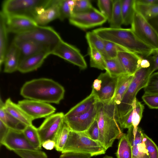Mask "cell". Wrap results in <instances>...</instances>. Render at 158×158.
<instances>
[{
    "label": "cell",
    "instance_id": "cell-47",
    "mask_svg": "<svg viewBox=\"0 0 158 158\" xmlns=\"http://www.w3.org/2000/svg\"><path fill=\"white\" fill-rule=\"evenodd\" d=\"M84 132L91 139L95 141H98L99 132L98 123L96 119L89 128Z\"/></svg>",
    "mask_w": 158,
    "mask_h": 158
},
{
    "label": "cell",
    "instance_id": "cell-4",
    "mask_svg": "<svg viewBox=\"0 0 158 158\" xmlns=\"http://www.w3.org/2000/svg\"><path fill=\"white\" fill-rule=\"evenodd\" d=\"M151 74L150 67L140 68L134 74L132 80L120 104L115 106L117 121L125 115L132 108V104L138 91L146 85Z\"/></svg>",
    "mask_w": 158,
    "mask_h": 158
},
{
    "label": "cell",
    "instance_id": "cell-54",
    "mask_svg": "<svg viewBox=\"0 0 158 158\" xmlns=\"http://www.w3.org/2000/svg\"><path fill=\"white\" fill-rule=\"evenodd\" d=\"M151 65V63L148 57H143L140 64V68H147L149 67Z\"/></svg>",
    "mask_w": 158,
    "mask_h": 158
},
{
    "label": "cell",
    "instance_id": "cell-39",
    "mask_svg": "<svg viewBox=\"0 0 158 158\" xmlns=\"http://www.w3.org/2000/svg\"><path fill=\"white\" fill-rule=\"evenodd\" d=\"M114 0H98L97 5L100 12L106 18L109 23L113 9Z\"/></svg>",
    "mask_w": 158,
    "mask_h": 158
},
{
    "label": "cell",
    "instance_id": "cell-42",
    "mask_svg": "<svg viewBox=\"0 0 158 158\" xmlns=\"http://www.w3.org/2000/svg\"><path fill=\"white\" fill-rule=\"evenodd\" d=\"M103 41L105 51L108 58H116L119 51L126 50L113 43L104 40Z\"/></svg>",
    "mask_w": 158,
    "mask_h": 158
},
{
    "label": "cell",
    "instance_id": "cell-46",
    "mask_svg": "<svg viewBox=\"0 0 158 158\" xmlns=\"http://www.w3.org/2000/svg\"><path fill=\"white\" fill-rule=\"evenodd\" d=\"M133 108L125 115L119 119L117 121L120 127L123 129H129L133 126L132 115Z\"/></svg>",
    "mask_w": 158,
    "mask_h": 158
},
{
    "label": "cell",
    "instance_id": "cell-8",
    "mask_svg": "<svg viewBox=\"0 0 158 158\" xmlns=\"http://www.w3.org/2000/svg\"><path fill=\"white\" fill-rule=\"evenodd\" d=\"M131 29L143 43L155 50H158V34L147 20L135 11Z\"/></svg>",
    "mask_w": 158,
    "mask_h": 158
},
{
    "label": "cell",
    "instance_id": "cell-53",
    "mask_svg": "<svg viewBox=\"0 0 158 158\" xmlns=\"http://www.w3.org/2000/svg\"><path fill=\"white\" fill-rule=\"evenodd\" d=\"M56 145L54 141L48 140L44 142L42 144V146L47 150H51L55 147Z\"/></svg>",
    "mask_w": 158,
    "mask_h": 158
},
{
    "label": "cell",
    "instance_id": "cell-19",
    "mask_svg": "<svg viewBox=\"0 0 158 158\" xmlns=\"http://www.w3.org/2000/svg\"><path fill=\"white\" fill-rule=\"evenodd\" d=\"M51 50H45L21 59L18 71L26 73L36 70L41 66L45 59L51 54Z\"/></svg>",
    "mask_w": 158,
    "mask_h": 158
},
{
    "label": "cell",
    "instance_id": "cell-12",
    "mask_svg": "<svg viewBox=\"0 0 158 158\" xmlns=\"http://www.w3.org/2000/svg\"><path fill=\"white\" fill-rule=\"evenodd\" d=\"M17 104L33 121L46 118L56 110L55 108L49 103L35 100L24 99L19 101Z\"/></svg>",
    "mask_w": 158,
    "mask_h": 158
},
{
    "label": "cell",
    "instance_id": "cell-17",
    "mask_svg": "<svg viewBox=\"0 0 158 158\" xmlns=\"http://www.w3.org/2000/svg\"><path fill=\"white\" fill-rule=\"evenodd\" d=\"M118 77L111 76L106 71L100 74L98 78L102 81L101 89L97 93L94 91L98 102L109 103L111 102L115 94Z\"/></svg>",
    "mask_w": 158,
    "mask_h": 158
},
{
    "label": "cell",
    "instance_id": "cell-25",
    "mask_svg": "<svg viewBox=\"0 0 158 158\" xmlns=\"http://www.w3.org/2000/svg\"><path fill=\"white\" fill-rule=\"evenodd\" d=\"M0 120L9 129L23 131L27 125L15 118L10 114L4 108V103L2 100L0 102Z\"/></svg>",
    "mask_w": 158,
    "mask_h": 158
},
{
    "label": "cell",
    "instance_id": "cell-6",
    "mask_svg": "<svg viewBox=\"0 0 158 158\" xmlns=\"http://www.w3.org/2000/svg\"><path fill=\"white\" fill-rule=\"evenodd\" d=\"M62 40L59 34L52 27L38 25L16 35L13 40L31 41L49 47L52 49Z\"/></svg>",
    "mask_w": 158,
    "mask_h": 158
},
{
    "label": "cell",
    "instance_id": "cell-16",
    "mask_svg": "<svg viewBox=\"0 0 158 158\" xmlns=\"http://www.w3.org/2000/svg\"><path fill=\"white\" fill-rule=\"evenodd\" d=\"M2 145L13 151L18 150H36L28 141L23 131L10 129L0 144V146Z\"/></svg>",
    "mask_w": 158,
    "mask_h": 158
},
{
    "label": "cell",
    "instance_id": "cell-18",
    "mask_svg": "<svg viewBox=\"0 0 158 158\" xmlns=\"http://www.w3.org/2000/svg\"><path fill=\"white\" fill-rule=\"evenodd\" d=\"M59 0H52L48 6L39 9L33 17L38 25L44 26L60 17Z\"/></svg>",
    "mask_w": 158,
    "mask_h": 158
},
{
    "label": "cell",
    "instance_id": "cell-31",
    "mask_svg": "<svg viewBox=\"0 0 158 158\" xmlns=\"http://www.w3.org/2000/svg\"><path fill=\"white\" fill-rule=\"evenodd\" d=\"M106 71L111 76L117 77L127 73L117 57L106 59Z\"/></svg>",
    "mask_w": 158,
    "mask_h": 158
},
{
    "label": "cell",
    "instance_id": "cell-35",
    "mask_svg": "<svg viewBox=\"0 0 158 158\" xmlns=\"http://www.w3.org/2000/svg\"><path fill=\"white\" fill-rule=\"evenodd\" d=\"M70 129L64 122L58 132L55 140V148L59 152H61L66 144Z\"/></svg>",
    "mask_w": 158,
    "mask_h": 158
},
{
    "label": "cell",
    "instance_id": "cell-26",
    "mask_svg": "<svg viewBox=\"0 0 158 158\" xmlns=\"http://www.w3.org/2000/svg\"><path fill=\"white\" fill-rule=\"evenodd\" d=\"M134 75L126 73L118 77L115 94L111 101L114 102L116 106L120 104L132 80Z\"/></svg>",
    "mask_w": 158,
    "mask_h": 158
},
{
    "label": "cell",
    "instance_id": "cell-56",
    "mask_svg": "<svg viewBox=\"0 0 158 158\" xmlns=\"http://www.w3.org/2000/svg\"><path fill=\"white\" fill-rule=\"evenodd\" d=\"M102 158H114L111 156L106 155V156H104Z\"/></svg>",
    "mask_w": 158,
    "mask_h": 158
},
{
    "label": "cell",
    "instance_id": "cell-33",
    "mask_svg": "<svg viewBox=\"0 0 158 158\" xmlns=\"http://www.w3.org/2000/svg\"><path fill=\"white\" fill-rule=\"evenodd\" d=\"M109 23L110 27L121 28V26L123 24V20L121 8V0H114L113 9Z\"/></svg>",
    "mask_w": 158,
    "mask_h": 158
},
{
    "label": "cell",
    "instance_id": "cell-2",
    "mask_svg": "<svg viewBox=\"0 0 158 158\" xmlns=\"http://www.w3.org/2000/svg\"><path fill=\"white\" fill-rule=\"evenodd\" d=\"M64 87L52 79L41 78L26 82L22 87L21 95L27 99L58 104L64 97Z\"/></svg>",
    "mask_w": 158,
    "mask_h": 158
},
{
    "label": "cell",
    "instance_id": "cell-21",
    "mask_svg": "<svg viewBox=\"0 0 158 158\" xmlns=\"http://www.w3.org/2000/svg\"><path fill=\"white\" fill-rule=\"evenodd\" d=\"M21 59V54L19 50L12 42L8 48L4 57V72L11 73L18 70Z\"/></svg>",
    "mask_w": 158,
    "mask_h": 158
},
{
    "label": "cell",
    "instance_id": "cell-7",
    "mask_svg": "<svg viewBox=\"0 0 158 158\" xmlns=\"http://www.w3.org/2000/svg\"><path fill=\"white\" fill-rule=\"evenodd\" d=\"M52 0H6L1 11L5 16L20 15L33 18L40 9L50 5Z\"/></svg>",
    "mask_w": 158,
    "mask_h": 158
},
{
    "label": "cell",
    "instance_id": "cell-28",
    "mask_svg": "<svg viewBox=\"0 0 158 158\" xmlns=\"http://www.w3.org/2000/svg\"><path fill=\"white\" fill-rule=\"evenodd\" d=\"M135 0H121V8L123 24H131L135 10Z\"/></svg>",
    "mask_w": 158,
    "mask_h": 158
},
{
    "label": "cell",
    "instance_id": "cell-55",
    "mask_svg": "<svg viewBox=\"0 0 158 158\" xmlns=\"http://www.w3.org/2000/svg\"><path fill=\"white\" fill-rule=\"evenodd\" d=\"M136 3L144 5L154 4L156 0H135Z\"/></svg>",
    "mask_w": 158,
    "mask_h": 158
},
{
    "label": "cell",
    "instance_id": "cell-45",
    "mask_svg": "<svg viewBox=\"0 0 158 158\" xmlns=\"http://www.w3.org/2000/svg\"><path fill=\"white\" fill-rule=\"evenodd\" d=\"M142 98L149 108L152 109H158V94L144 93Z\"/></svg>",
    "mask_w": 158,
    "mask_h": 158
},
{
    "label": "cell",
    "instance_id": "cell-40",
    "mask_svg": "<svg viewBox=\"0 0 158 158\" xmlns=\"http://www.w3.org/2000/svg\"><path fill=\"white\" fill-rule=\"evenodd\" d=\"M143 89L145 94H158V71L150 75Z\"/></svg>",
    "mask_w": 158,
    "mask_h": 158
},
{
    "label": "cell",
    "instance_id": "cell-27",
    "mask_svg": "<svg viewBox=\"0 0 158 158\" xmlns=\"http://www.w3.org/2000/svg\"><path fill=\"white\" fill-rule=\"evenodd\" d=\"M8 33L6 27V17L1 11L0 14V65L3 63L7 48Z\"/></svg>",
    "mask_w": 158,
    "mask_h": 158
},
{
    "label": "cell",
    "instance_id": "cell-10",
    "mask_svg": "<svg viewBox=\"0 0 158 158\" xmlns=\"http://www.w3.org/2000/svg\"><path fill=\"white\" fill-rule=\"evenodd\" d=\"M51 53L78 66L81 69H85L87 67L86 61L80 51L63 40L52 49Z\"/></svg>",
    "mask_w": 158,
    "mask_h": 158
},
{
    "label": "cell",
    "instance_id": "cell-30",
    "mask_svg": "<svg viewBox=\"0 0 158 158\" xmlns=\"http://www.w3.org/2000/svg\"><path fill=\"white\" fill-rule=\"evenodd\" d=\"M116 154L117 158H132L131 146L127 134L123 133L120 138Z\"/></svg>",
    "mask_w": 158,
    "mask_h": 158
},
{
    "label": "cell",
    "instance_id": "cell-44",
    "mask_svg": "<svg viewBox=\"0 0 158 158\" xmlns=\"http://www.w3.org/2000/svg\"><path fill=\"white\" fill-rule=\"evenodd\" d=\"M93 7L89 0H75L73 14L85 12L89 10Z\"/></svg>",
    "mask_w": 158,
    "mask_h": 158
},
{
    "label": "cell",
    "instance_id": "cell-34",
    "mask_svg": "<svg viewBox=\"0 0 158 158\" xmlns=\"http://www.w3.org/2000/svg\"><path fill=\"white\" fill-rule=\"evenodd\" d=\"M85 38L89 45H91L95 48L103 55L106 59H108L105 51L103 40L93 31L87 32Z\"/></svg>",
    "mask_w": 158,
    "mask_h": 158
},
{
    "label": "cell",
    "instance_id": "cell-48",
    "mask_svg": "<svg viewBox=\"0 0 158 158\" xmlns=\"http://www.w3.org/2000/svg\"><path fill=\"white\" fill-rule=\"evenodd\" d=\"M89 154L81 153L68 152L62 153L60 158H91Z\"/></svg>",
    "mask_w": 158,
    "mask_h": 158
},
{
    "label": "cell",
    "instance_id": "cell-43",
    "mask_svg": "<svg viewBox=\"0 0 158 158\" xmlns=\"http://www.w3.org/2000/svg\"><path fill=\"white\" fill-rule=\"evenodd\" d=\"M144 142L149 158H158V148L151 139L144 133Z\"/></svg>",
    "mask_w": 158,
    "mask_h": 158
},
{
    "label": "cell",
    "instance_id": "cell-32",
    "mask_svg": "<svg viewBox=\"0 0 158 158\" xmlns=\"http://www.w3.org/2000/svg\"><path fill=\"white\" fill-rule=\"evenodd\" d=\"M26 137L36 150L41 149L42 144L37 131V128L33 125H28L23 131Z\"/></svg>",
    "mask_w": 158,
    "mask_h": 158
},
{
    "label": "cell",
    "instance_id": "cell-13",
    "mask_svg": "<svg viewBox=\"0 0 158 158\" xmlns=\"http://www.w3.org/2000/svg\"><path fill=\"white\" fill-rule=\"evenodd\" d=\"M98 102L94 104L87 111L81 114L64 118V121L71 130L79 132L86 131L96 119Z\"/></svg>",
    "mask_w": 158,
    "mask_h": 158
},
{
    "label": "cell",
    "instance_id": "cell-51",
    "mask_svg": "<svg viewBox=\"0 0 158 158\" xmlns=\"http://www.w3.org/2000/svg\"><path fill=\"white\" fill-rule=\"evenodd\" d=\"M147 20L158 34V15Z\"/></svg>",
    "mask_w": 158,
    "mask_h": 158
},
{
    "label": "cell",
    "instance_id": "cell-41",
    "mask_svg": "<svg viewBox=\"0 0 158 158\" xmlns=\"http://www.w3.org/2000/svg\"><path fill=\"white\" fill-rule=\"evenodd\" d=\"M14 152L22 158H48L45 153L40 150H18Z\"/></svg>",
    "mask_w": 158,
    "mask_h": 158
},
{
    "label": "cell",
    "instance_id": "cell-1",
    "mask_svg": "<svg viewBox=\"0 0 158 158\" xmlns=\"http://www.w3.org/2000/svg\"><path fill=\"white\" fill-rule=\"evenodd\" d=\"M102 39L114 43L143 57H148L156 51L142 41L131 28L101 27L92 31Z\"/></svg>",
    "mask_w": 158,
    "mask_h": 158
},
{
    "label": "cell",
    "instance_id": "cell-52",
    "mask_svg": "<svg viewBox=\"0 0 158 158\" xmlns=\"http://www.w3.org/2000/svg\"><path fill=\"white\" fill-rule=\"evenodd\" d=\"M102 81L98 78L95 79L92 85V90L95 93L99 92L101 87Z\"/></svg>",
    "mask_w": 158,
    "mask_h": 158
},
{
    "label": "cell",
    "instance_id": "cell-24",
    "mask_svg": "<svg viewBox=\"0 0 158 158\" xmlns=\"http://www.w3.org/2000/svg\"><path fill=\"white\" fill-rule=\"evenodd\" d=\"M6 110L16 119L27 126L32 125L33 120L17 104L13 102L10 98L4 102Z\"/></svg>",
    "mask_w": 158,
    "mask_h": 158
},
{
    "label": "cell",
    "instance_id": "cell-36",
    "mask_svg": "<svg viewBox=\"0 0 158 158\" xmlns=\"http://www.w3.org/2000/svg\"><path fill=\"white\" fill-rule=\"evenodd\" d=\"M75 0H59L60 11L59 19L63 21L70 18L73 14V10Z\"/></svg>",
    "mask_w": 158,
    "mask_h": 158
},
{
    "label": "cell",
    "instance_id": "cell-3",
    "mask_svg": "<svg viewBox=\"0 0 158 158\" xmlns=\"http://www.w3.org/2000/svg\"><path fill=\"white\" fill-rule=\"evenodd\" d=\"M96 120L99 132L98 141L106 150L112 146L115 139H120L123 134L117 120L114 102H98Z\"/></svg>",
    "mask_w": 158,
    "mask_h": 158
},
{
    "label": "cell",
    "instance_id": "cell-22",
    "mask_svg": "<svg viewBox=\"0 0 158 158\" xmlns=\"http://www.w3.org/2000/svg\"><path fill=\"white\" fill-rule=\"evenodd\" d=\"M12 42L19 50L21 59L45 50H52L49 47L30 41L13 40Z\"/></svg>",
    "mask_w": 158,
    "mask_h": 158
},
{
    "label": "cell",
    "instance_id": "cell-15",
    "mask_svg": "<svg viewBox=\"0 0 158 158\" xmlns=\"http://www.w3.org/2000/svg\"><path fill=\"white\" fill-rule=\"evenodd\" d=\"M143 134L142 129L138 126L128 129L127 135L131 146L132 158H149Z\"/></svg>",
    "mask_w": 158,
    "mask_h": 158
},
{
    "label": "cell",
    "instance_id": "cell-38",
    "mask_svg": "<svg viewBox=\"0 0 158 158\" xmlns=\"http://www.w3.org/2000/svg\"><path fill=\"white\" fill-rule=\"evenodd\" d=\"M132 106L133 109L132 125L133 127H136L138 126L141 119L144 106L135 98L133 102Z\"/></svg>",
    "mask_w": 158,
    "mask_h": 158
},
{
    "label": "cell",
    "instance_id": "cell-37",
    "mask_svg": "<svg viewBox=\"0 0 158 158\" xmlns=\"http://www.w3.org/2000/svg\"><path fill=\"white\" fill-rule=\"evenodd\" d=\"M135 8L138 12L147 19L158 15V5H144L136 3L135 0Z\"/></svg>",
    "mask_w": 158,
    "mask_h": 158
},
{
    "label": "cell",
    "instance_id": "cell-5",
    "mask_svg": "<svg viewBox=\"0 0 158 158\" xmlns=\"http://www.w3.org/2000/svg\"><path fill=\"white\" fill-rule=\"evenodd\" d=\"M106 151L99 142L91 139L84 132L70 130L61 152H75L88 154L93 156L104 154Z\"/></svg>",
    "mask_w": 158,
    "mask_h": 158
},
{
    "label": "cell",
    "instance_id": "cell-50",
    "mask_svg": "<svg viewBox=\"0 0 158 158\" xmlns=\"http://www.w3.org/2000/svg\"><path fill=\"white\" fill-rule=\"evenodd\" d=\"M9 128L0 120V144L7 134Z\"/></svg>",
    "mask_w": 158,
    "mask_h": 158
},
{
    "label": "cell",
    "instance_id": "cell-29",
    "mask_svg": "<svg viewBox=\"0 0 158 158\" xmlns=\"http://www.w3.org/2000/svg\"><path fill=\"white\" fill-rule=\"evenodd\" d=\"M88 49L91 67L102 70H106V59L103 55L91 45H89Z\"/></svg>",
    "mask_w": 158,
    "mask_h": 158
},
{
    "label": "cell",
    "instance_id": "cell-9",
    "mask_svg": "<svg viewBox=\"0 0 158 158\" xmlns=\"http://www.w3.org/2000/svg\"><path fill=\"white\" fill-rule=\"evenodd\" d=\"M69 19L71 24L83 30L101 26L107 21L100 11L93 7L86 11L73 14Z\"/></svg>",
    "mask_w": 158,
    "mask_h": 158
},
{
    "label": "cell",
    "instance_id": "cell-14",
    "mask_svg": "<svg viewBox=\"0 0 158 158\" xmlns=\"http://www.w3.org/2000/svg\"><path fill=\"white\" fill-rule=\"evenodd\" d=\"M5 16L8 33H15L17 35L38 26L32 18L28 16L13 15Z\"/></svg>",
    "mask_w": 158,
    "mask_h": 158
},
{
    "label": "cell",
    "instance_id": "cell-57",
    "mask_svg": "<svg viewBox=\"0 0 158 158\" xmlns=\"http://www.w3.org/2000/svg\"><path fill=\"white\" fill-rule=\"evenodd\" d=\"M154 4L158 5V0H156V2Z\"/></svg>",
    "mask_w": 158,
    "mask_h": 158
},
{
    "label": "cell",
    "instance_id": "cell-23",
    "mask_svg": "<svg viewBox=\"0 0 158 158\" xmlns=\"http://www.w3.org/2000/svg\"><path fill=\"white\" fill-rule=\"evenodd\" d=\"M98 102L97 96L92 90L91 94L86 98L71 108L65 114L66 118L78 115L88 111L92 106Z\"/></svg>",
    "mask_w": 158,
    "mask_h": 158
},
{
    "label": "cell",
    "instance_id": "cell-11",
    "mask_svg": "<svg viewBox=\"0 0 158 158\" xmlns=\"http://www.w3.org/2000/svg\"><path fill=\"white\" fill-rule=\"evenodd\" d=\"M64 116L62 112L53 114L47 117L37 128L42 146L47 140L55 141L56 136L64 122Z\"/></svg>",
    "mask_w": 158,
    "mask_h": 158
},
{
    "label": "cell",
    "instance_id": "cell-20",
    "mask_svg": "<svg viewBox=\"0 0 158 158\" xmlns=\"http://www.w3.org/2000/svg\"><path fill=\"white\" fill-rule=\"evenodd\" d=\"M126 73L134 75L140 68V64L143 57L135 53L126 50L119 51L117 57Z\"/></svg>",
    "mask_w": 158,
    "mask_h": 158
},
{
    "label": "cell",
    "instance_id": "cell-49",
    "mask_svg": "<svg viewBox=\"0 0 158 158\" xmlns=\"http://www.w3.org/2000/svg\"><path fill=\"white\" fill-rule=\"evenodd\" d=\"M152 55L148 57L151 63L150 67L151 75L155 71L158 70V50H156Z\"/></svg>",
    "mask_w": 158,
    "mask_h": 158
}]
</instances>
